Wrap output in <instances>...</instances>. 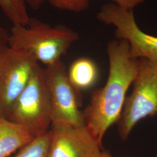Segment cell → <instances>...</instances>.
Returning a JSON list of instances; mask_svg holds the SVG:
<instances>
[{"mask_svg": "<svg viewBox=\"0 0 157 157\" xmlns=\"http://www.w3.org/2000/svg\"><path fill=\"white\" fill-rule=\"evenodd\" d=\"M98 74L95 63L87 58L76 59L67 71L69 80L76 90L90 88L95 83Z\"/></svg>", "mask_w": 157, "mask_h": 157, "instance_id": "cell-10", "label": "cell"}, {"mask_svg": "<svg viewBox=\"0 0 157 157\" xmlns=\"http://www.w3.org/2000/svg\"><path fill=\"white\" fill-rule=\"evenodd\" d=\"M1 55H2V52L0 53V59H1Z\"/></svg>", "mask_w": 157, "mask_h": 157, "instance_id": "cell-18", "label": "cell"}, {"mask_svg": "<svg viewBox=\"0 0 157 157\" xmlns=\"http://www.w3.org/2000/svg\"><path fill=\"white\" fill-rule=\"evenodd\" d=\"M59 10L72 12H80L87 10L89 0H45Z\"/></svg>", "mask_w": 157, "mask_h": 157, "instance_id": "cell-13", "label": "cell"}, {"mask_svg": "<svg viewBox=\"0 0 157 157\" xmlns=\"http://www.w3.org/2000/svg\"><path fill=\"white\" fill-rule=\"evenodd\" d=\"M45 0H26L28 6L34 10H37L44 4Z\"/></svg>", "mask_w": 157, "mask_h": 157, "instance_id": "cell-16", "label": "cell"}, {"mask_svg": "<svg viewBox=\"0 0 157 157\" xmlns=\"http://www.w3.org/2000/svg\"><path fill=\"white\" fill-rule=\"evenodd\" d=\"M157 157V156H156V157Z\"/></svg>", "mask_w": 157, "mask_h": 157, "instance_id": "cell-19", "label": "cell"}, {"mask_svg": "<svg viewBox=\"0 0 157 157\" xmlns=\"http://www.w3.org/2000/svg\"><path fill=\"white\" fill-rule=\"evenodd\" d=\"M133 89L126 98L123 111L117 124L119 134L126 140L132 130L142 119L157 113V63L139 59Z\"/></svg>", "mask_w": 157, "mask_h": 157, "instance_id": "cell-4", "label": "cell"}, {"mask_svg": "<svg viewBox=\"0 0 157 157\" xmlns=\"http://www.w3.org/2000/svg\"><path fill=\"white\" fill-rule=\"evenodd\" d=\"M50 97L52 124L63 122L85 125L84 115L78 108L76 90L71 83L67 71L61 60L44 69Z\"/></svg>", "mask_w": 157, "mask_h": 157, "instance_id": "cell-7", "label": "cell"}, {"mask_svg": "<svg viewBox=\"0 0 157 157\" xmlns=\"http://www.w3.org/2000/svg\"><path fill=\"white\" fill-rule=\"evenodd\" d=\"M7 119L28 128L37 136L49 130L52 124L50 97L44 70L39 64L13 103Z\"/></svg>", "mask_w": 157, "mask_h": 157, "instance_id": "cell-3", "label": "cell"}, {"mask_svg": "<svg viewBox=\"0 0 157 157\" xmlns=\"http://www.w3.org/2000/svg\"><path fill=\"white\" fill-rule=\"evenodd\" d=\"M37 136L22 124L0 116V157H8Z\"/></svg>", "mask_w": 157, "mask_h": 157, "instance_id": "cell-9", "label": "cell"}, {"mask_svg": "<svg viewBox=\"0 0 157 157\" xmlns=\"http://www.w3.org/2000/svg\"><path fill=\"white\" fill-rule=\"evenodd\" d=\"M39 64L23 51L8 47L0 59V116L7 118L12 107Z\"/></svg>", "mask_w": 157, "mask_h": 157, "instance_id": "cell-5", "label": "cell"}, {"mask_svg": "<svg viewBox=\"0 0 157 157\" xmlns=\"http://www.w3.org/2000/svg\"><path fill=\"white\" fill-rule=\"evenodd\" d=\"M78 38L76 32L65 26H51L31 17L26 25H12L8 47L25 51L48 66L61 60Z\"/></svg>", "mask_w": 157, "mask_h": 157, "instance_id": "cell-2", "label": "cell"}, {"mask_svg": "<svg viewBox=\"0 0 157 157\" xmlns=\"http://www.w3.org/2000/svg\"><path fill=\"white\" fill-rule=\"evenodd\" d=\"M50 139V130L36 136L13 157H47Z\"/></svg>", "mask_w": 157, "mask_h": 157, "instance_id": "cell-12", "label": "cell"}, {"mask_svg": "<svg viewBox=\"0 0 157 157\" xmlns=\"http://www.w3.org/2000/svg\"><path fill=\"white\" fill-rule=\"evenodd\" d=\"M9 33L0 26V53L4 52L8 47Z\"/></svg>", "mask_w": 157, "mask_h": 157, "instance_id": "cell-15", "label": "cell"}, {"mask_svg": "<svg viewBox=\"0 0 157 157\" xmlns=\"http://www.w3.org/2000/svg\"><path fill=\"white\" fill-rule=\"evenodd\" d=\"M47 157H100L102 144L83 126L51 124Z\"/></svg>", "mask_w": 157, "mask_h": 157, "instance_id": "cell-8", "label": "cell"}, {"mask_svg": "<svg viewBox=\"0 0 157 157\" xmlns=\"http://www.w3.org/2000/svg\"><path fill=\"white\" fill-rule=\"evenodd\" d=\"M109 74L105 86L95 90L83 113L85 125L101 144L113 124L117 123L123 111L126 94L134 82L139 59L131 54L124 40L110 41L107 45Z\"/></svg>", "mask_w": 157, "mask_h": 157, "instance_id": "cell-1", "label": "cell"}, {"mask_svg": "<svg viewBox=\"0 0 157 157\" xmlns=\"http://www.w3.org/2000/svg\"><path fill=\"white\" fill-rule=\"evenodd\" d=\"M116 5L126 10L132 11L136 6L140 4L145 0H112Z\"/></svg>", "mask_w": 157, "mask_h": 157, "instance_id": "cell-14", "label": "cell"}, {"mask_svg": "<svg viewBox=\"0 0 157 157\" xmlns=\"http://www.w3.org/2000/svg\"><path fill=\"white\" fill-rule=\"evenodd\" d=\"M97 18L116 28L117 39L124 40L128 43L131 54L135 58L157 63V36L141 30L132 11L124 10L115 4H107L101 7Z\"/></svg>", "mask_w": 157, "mask_h": 157, "instance_id": "cell-6", "label": "cell"}, {"mask_svg": "<svg viewBox=\"0 0 157 157\" xmlns=\"http://www.w3.org/2000/svg\"><path fill=\"white\" fill-rule=\"evenodd\" d=\"M100 157H112V155L110 154L109 152L107 151H102Z\"/></svg>", "mask_w": 157, "mask_h": 157, "instance_id": "cell-17", "label": "cell"}, {"mask_svg": "<svg viewBox=\"0 0 157 157\" xmlns=\"http://www.w3.org/2000/svg\"><path fill=\"white\" fill-rule=\"evenodd\" d=\"M26 0H0V8L12 25H26L30 17Z\"/></svg>", "mask_w": 157, "mask_h": 157, "instance_id": "cell-11", "label": "cell"}]
</instances>
